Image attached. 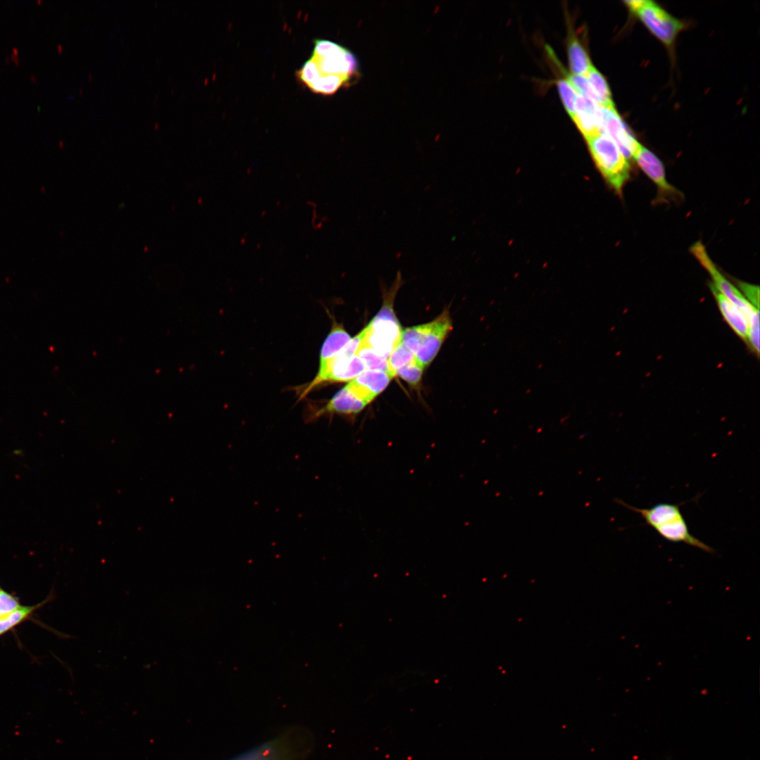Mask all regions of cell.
Segmentation results:
<instances>
[{
    "mask_svg": "<svg viewBox=\"0 0 760 760\" xmlns=\"http://www.w3.org/2000/svg\"><path fill=\"white\" fill-rule=\"evenodd\" d=\"M403 281L401 272L398 270L389 289L382 285L383 305L365 328V335L362 343L387 359L400 341L402 330L393 310V303Z\"/></svg>",
    "mask_w": 760,
    "mask_h": 760,
    "instance_id": "cell-1",
    "label": "cell"
},
{
    "mask_svg": "<svg viewBox=\"0 0 760 760\" xmlns=\"http://www.w3.org/2000/svg\"><path fill=\"white\" fill-rule=\"evenodd\" d=\"M619 503L641 515L645 523L652 527L663 538L673 543H684L713 552L714 549L692 535L681 513L680 505L659 503L650 508H638L621 500Z\"/></svg>",
    "mask_w": 760,
    "mask_h": 760,
    "instance_id": "cell-2",
    "label": "cell"
},
{
    "mask_svg": "<svg viewBox=\"0 0 760 760\" xmlns=\"http://www.w3.org/2000/svg\"><path fill=\"white\" fill-rule=\"evenodd\" d=\"M310 59L317 69L315 80L321 77L336 76L344 80L349 86L360 77L359 62L355 56L334 42L315 39Z\"/></svg>",
    "mask_w": 760,
    "mask_h": 760,
    "instance_id": "cell-3",
    "label": "cell"
},
{
    "mask_svg": "<svg viewBox=\"0 0 760 760\" xmlns=\"http://www.w3.org/2000/svg\"><path fill=\"white\" fill-rule=\"evenodd\" d=\"M690 251L700 265L711 275L715 288L730 302L736 306L743 314L748 324V341L752 344L759 342V309L753 306L721 274L716 265L709 256L704 246L700 242H696L690 248Z\"/></svg>",
    "mask_w": 760,
    "mask_h": 760,
    "instance_id": "cell-4",
    "label": "cell"
},
{
    "mask_svg": "<svg viewBox=\"0 0 760 760\" xmlns=\"http://www.w3.org/2000/svg\"><path fill=\"white\" fill-rule=\"evenodd\" d=\"M592 158L604 179L617 192L630 176L628 160L615 141L605 132L586 140Z\"/></svg>",
    "mask_w": 760,
    "mask_h": 760,
    "instance_id": "cell-5",
    "label": "cell"
},
{
    "mask_svg": "<svg viewBox=\"0 0 760 760\" xmlns=\"http://www.w3.org/2000/svg\"><path fill=\"white\" fill-rule=\"evenodd\" d=\"M647 28L662 43L671 46L683 24L652 1H643L635 12Z\"/></svg>",
    "mask_w": 760,
    "mask_h": 760,
    "instance_id": "cell-6",
    "label": "cell"
},
{
    "mask_svg": "<svg viewBox=\"0 0 760 760\" xmlns=\"http://www.w3.org/2000/svg\"><path fill=\"white\" fill-rule=\"evenodd\" d=\"M365 369L364 362L357 355L351 357L336 355L307 384L300 394V398H303L316 386L324 383L350 381Z\"/></svg>",
    "mask_w": 760,
    "mask_h": 760,
    "instance_id": "cell-7",
    "label": "cell"
},
{
    "mask_svg": "<svg viewBox=\"0 0 760 760\" xmlns=\"http://www.w3.org/2000/svg\"><path fill=\"white\" fill-rule=\"evenodd\" d=\"M424 324L422 343L415 354V358L418 363L425 367L436 356L441 345L452 329V323L449 312L445 310L434 320Z\"/></svg>",
    "mask_w": 760,
    "mask_h": 760,
    "instance_id": "cell-8",
    "label": "cell"
},
{
    "mask_svg": "<svg viewBox=\"0 0 760 760\" xmlns=\"http://www.w3.org/2000/svg\"><path fill=\"white\" fill-rule=\"evenodd\" d=\"M601 112L602 132L615 141L627 160L633 158L640 144L627 128L614 106L601 107Z\"/></svg>",
    "mask_w": 760,
    "mask_h": 760,
    "instance_id": "cell-9",
    "label": "cell"
},
{
    "mask_svg": "<svg viewBox=\"0 0 760 760\" xmlns=\"http://www.w3.org/2000/svg\"><path fill=\"white\" fill-rule=\"evenodd\" d=\"M392 378L385 372L367 369L346 386L358 398L369 404L388 386Z\"/></svg>",
    "mask_w": 760,
    "mask_h": 760,
    "instance_id": "cell-10",
    "label": "cell"
},
{
    "mask_svg": "<svg viewBox=\"0 0 760 760\" xmlns=\"http://www.w3.org/2000/svg\"><path fill=\"white\" fill-rule=\"evenodd\" d=\"M368 404L358 398L347 387L338 391L322 407L312 411L309 419H315L326 414L353 416L360 413Z\"/></svg>",
    "mask_w": 760,
    "mask_h": 760,
    "instance_id": "cell-11",
    "label": "cell"
},
{
    "mask_svg": "<svg viewBox=\"0 0 760 760\" xmlns=\"http://www.w3.org/2000/svg\"><path fill=\"white\" fill-rule=\"evenodd\" d=\"M633 158L657 185L660 192L669 195L676 193L675 188L667 182L661 161L654 153L640 145Z\"/></svg>",
    "mask_w": 760,
    "mask_h": 760,
    "instance_id": "cell-12",
    "label": "cell"
},
{
    "mask_svg": "<svg viewBox=\"0 0 760 760\" xmlns=\"http://www.w3.org/2000/svg\"><path fill=\"white\" fill-rule=\"evenodd\" d=\"M710 287L725 320L740 338L747 341L748 324L742 312L723 296L713 284H711Z\"/></svg>",
    "mask_w": 760,
    "mask_h": 760,
    "instance_id": "cell-13",
    "label": "cell"
},
{
    "mask_svg": "<svg viewBox=\"0 0 760 760\" xmlns=\"http://www.w3.org/2000/svg\"><path fill=\"white\" fill-rule=\"evenodd\" d=\"M350 338V335L342 324L334 320L331 331L321 348L318 372H321L327 364L343 348Z\"/></svg>",
    "mask_w": 760,
    "mask_h": 760,
    "instance_id": "cell-14",
    "label": "cell"
},
{
    "mask_svg": "<svg viewBox=\"0 0 760 760\" xmlns=\"http://www.w3.org/2000/svg\"><path fill=\"white\" fill-rule=\"evenodd\" d=\"M571 118L585 140L602 132L601 107L595 111H577Z\"/></svg>",
    "mask_w": 760,
    "mask_h": 760,
    "instance_id": "cell-15",
    "label": "cell"
},
{
    "mask_svg": "<svg viewBox=\"0 0 760 760\" xmlns=\"http://www.w3.org/2000/svg\"><path fill=\"white\" fill-rule=\"evenodd\" d=\"M567 51L572 74L585 76L593 65L585 49L576 37L570 38Z\"/></svg>",
    "mask_w": 760,
    "mask_h": 760,
    "instance_id": "cell-16",
    "label": "cell"
},
{
    "mask_svg": "<svg viewBox=\"0 0 760 760\" xmlns=\"http://www.w3.org/2000/svg\"><path fill=\"white\" fill-rule=\"evenodd\" d=\"M52 597L53 596L50 595L44 600L34 605H23L11 614L0 618V636L32 618L37 610L51 600Z\"/></svg>",
    "mask_w": 760,
    "mask_h": 760,
    "instance_id": "cell-17",
    "label": "cell"
},
{
    "mask_svg": "<svg viewBox=\"0 0 760 760\" xmlns=\"http://www.w3.org/2000/svg\"><path fill=\"white\" fill-rule=\"evenodd\" d=\"M585 77L597 99L599 106L607 108L614 107L611 92L603 75L593 65Z\"/></svg>",
    "mask_w": 760,
    "mask_h": 760,
    "instance_id": "cell-18",
    "label": "cell"
},
{
    "mask_svg": "<svg viewBox=\"0 0 760 760\" xmlns=\"http://www.w3.org/2000/svg\"><path fill=\"white\" fill-rule=\"evenodd\" d=\"M356 355L362 360L367 369L380 370L391 374L387 358L379 355L372 348L362 342Z\"/></svg>",
    "mask_w": 760,
    "mask_h": 760,
    "instance_id": "cell-19",
    "label": "cell"
},
{
    "mask_svg": "<svg viewBox=\"0 0 760 760\" xmlns=\"http://www.w3.org/2000/svg\"><path fill=\"white\" fill-rule=\"evenodd\" d=\"M415 360L414 354L400 341L387 359L391 374L393 377L395 376V372L398 369Z\"/></svg>",
    "mask_w": 760,
    "mask_h": 760,
    "instance_id": "cell-20",
    "label": "cell"
},
{
    "mask_svg": "<svg viewBox=\"0 0 760 760\" xmlns=\"http://www.w3.org/2000/svg\"><path fill=\"white\" fill-rule=\"evenodd\" d=\"M424 329V324H421L407 327L402 331L400 341L414 355L420 347Z\"/></svg>",
    "mask_w": 760,
    "mask_h": 760,
    "instance_id": "cell-21",
    "label": "cell"
},
{
    "mask_svg": "<svg viewBox=\"0 0 760 760\" xmlns=\"http://www.w3.org/2000/svg\"><path fill=\"white\" fill-rule=\"evenodd\" d=\"M557 88L564 106L571 118L575 113L578 94L566 79L559 80Z\"/></svg>",
    "mask_w": 760,
    "mask_h": 760,
    "instance_id": "cell-22",
    "label": "cell"
},
{
    "mask_svg": "<svg viewBox=\"0 0 760 760\" xmlns=\"http://www.w3.org/2000/svg\"><path fill=\"white\" fill-rule=\"evenodd\" d=\"M424 367L415 360L400 368L395 372V376H399L412 386H417L422 380Z\"/></svg>",
    "mask_w": 760,
    "mask_h": 760,
    "instance_id": "cell-23",
    "label": "cell"
},
{
    "mask_svg": "<svg viewBox=\"0 0 760 760\" xmlns=\"http://www.w3.org/2000/svg\"><path fill=\"white\" fill-rule=\"evenodd\" d=\"M566 80L578 95L588 97L598 104L597 99L585 76L571 73L566 75Z\"/></svg>",
    "mask_w": 760,
    "mask_h": 760,
    "instance_id": "cell-24",
    "label": "cell"
},
{
    "mask_svg": "<svg viewBox=\"0 0 760 760\" xmlns=\"http://www.w3.org/2000/svg\"><path fill=\"white\" fill-rule=\"evenodd\" d=\"M22 606L23 604L15 595L4 589L0 592V618L11 614Z\"/></svg>",
    "mask_w": 760,
    "mask_h": 760,
    "instance_id": "cell-25",
    "label": "cell"
},
{
    "mask_svg": "<svg viewBox=\"0 0 760 760\" xmlns=\"http://www.w3.org/2000/svg\"><path fill=\"white\" fill-rule=\"evenodd\" d=\"M744 297L755 308H759V288L748 283H738Z\"/></svg>",
    "mask_w": 760,
    "mask_h": 760,
    "instance_id": "cell-26",
    "label": "cell"
},
{
    "mask_svg": "<svg viewBox=\"0 0 760 760\" xmlns=\"http://www.w3.org/2000/svg\"><path fill=\"white\" fill-rule=\"evenodd\" d=\"M2 590H3V588H1V586H0V592H1V591Z\"/></svg>",
    "mask_w": 760,
    "mask_h": 760,
    "instance_id": "cell-27",
    "label": "cell"
}]
</instances>
